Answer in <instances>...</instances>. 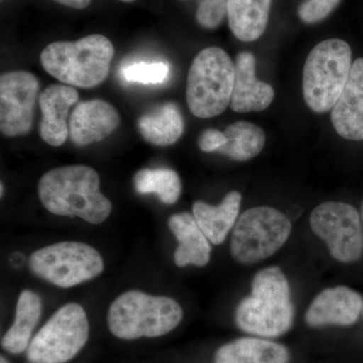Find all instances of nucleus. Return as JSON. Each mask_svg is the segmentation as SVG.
<instances>
[{
    "label": "nucleus",
    "mask_w": 363,
    "mask_h": 363,
    "mask_svg": "<svg viewBox=\"0 0 363 363\" xmlns=\"http://www.w3.org/2000/svg\"><path fill=\"white\" fill-rule=\"evenodd\" d=\"M100 179L90 167L52 169L40 178L38 192L48 211L59 216H78L90 224L104 223L111 202L100 192Z\"/></svg>",
    "instance_id": "nucleus-1"
},
{
    "label": "nucleus",
    "mask_w": 363,
    "mask_h": 363,
    "mask_svg": "<svg viewBox=\"0 0 363 363\" xmlns=\"http://www.w3.org/2000/svg\"><path fill=\"white\" fill-rule=\"evenodd\" d=\"M235 322L241 330L259 337H279L290 330L294 322L290 285L279 267H267L255 274L252 294L236 308Z\"/></svg>",
    "instance_id": "nucleus-2"
},
{
    "label": "nucleus",
    "mask_w": 363,
    "mask_h": 363,
    "mask_svg": "<svg viewBox=\"0 0 363 363\" xmlns=\"http://www.w3.org/2000/svg\"><path fill=\"white\" fill-rule=\"evenodd\" d=\"M114 47L108 38L91 35L76 42H55L43 50L40 62L52 77L79 88L104 82L111 70Z\"/></svg>",
    "instance_id": "nucleus-3"
},
{
    "label": "nucleus",
    "mask_w": 363,
    "mask_h": 363,
    "mask_svg": "<svg viewBox=\"0 0 363 363\" xmlns=\"http://www.w3.org/2000/svg\"><path fill=\"white\" fill-rule=\"evenodd\" d=\"M183 309L174 298L128 291L112 303L107 315L111 333L123 340L160 337L179 326Z\"/></svg>",
    "instance_id": "nucleus-4"
},
{
    "label": "nucleus",
    "mask_w": 363,
    "mask_h": 363,
    "mask_svg": "<svg viewBox=\"0 0 363 363\" xmlns=\"http://www.w3.org/2000/svg\"><path fill=\"white\" fill-rule=\"evenodd\" d=\"M351 68L352 52L345 40H325L315 45L303 69V94L308 106L318 113L333 108Z\"/></svg>",
    "instance_id": "nucleus-5"
},
{
    "label": "nucleus",
    "mask_w": 363,
    "mask_h": 363,
    "mask_svg": "<svg viewBox=\"0 0 363 363\" xmlns=\"http://www.w3.org/2000/svg\"><path fill=\"white\" fill-rule=\"evenodd\" d=\"M234 63L218 47L203 50L189 70L187 104L193 116L211 118L220 116L231 102Z\"/></svg>",
    "instance_id": "nucleus-6"
},
{
    "label": "nucleus",
    "mask_w": 363,
    "mask_h": 363,
    "mask_svg": "<svg viewBox=\"0 0 363 363\" xmlns=\"http://www.w3.org/2000/svg\"><path fill=\"white\" fill-rule=\"evenodd\" d=\"M291 231L290 219L279 210L267 206L250 208L240 215L234 226L231 255L240 264H255L281 250Z\"/></svg>",
    "instance_id": "nucleus-7"
},
{
    "label": "nucleus",
    "mask_w": 363,
    "mask_h": 363,
    "mask_svg": "<svg viewBox=\"0 0 363 363\" xmlns=\"http://www.w3.org/2000/svg\"><path fill=\"white\" fill-rule=\"evenodd\" d=\"M89 332L85 310L76 303H69L35 334L26 350V357L30 363L68 362L84 347Z\"/></svg>",
    "instance_id": "nucleus-8"
},
{
    "label": "nucleus",
    "mask_w": 363,
    "mask_h": 363,
    "mask_svg": "<svg viewBox=\"0 0 363 363\" xmlns=\"http://www.w3.org/2000/svg\"><path fill=\"white\" fill-rule=\"evenodd\" d=\"M30 271L60 288H72L96 278L104 269L95 248L83 242L64 241L40 248L28 259Z\"/></svg>",
    "instance_id": "nucleus-9"
},
{
    "label": "nucleus",
    "mask_w": 363,
    "mask_h": 363,
    "mask_svg": "<svg viewBox=\"0 0 363 363\" xmlns=\"http://www.w3.org/2000/svg\"><path fill=\"white\" fill-rule=\"evenodd\" d=\"M310 224L334 259L345 264L362 259L363 229L354 207L347 203L325 202L313 210Z\"/></svg>",
    "instance_id": "nucleus-10"
},
{
    "label": "nucleus",
    "mask_w": 363,
    "mask_h": 363,
    "mask_svg": "<svg viewBox=\"0 0 363 363\" xmlns=\"http://www.w3.org/2000/svg\"><path fill=\"white\" fill-rule=\"evenodd\" d=\"M39 80L26 71L7 72L0 77V130L13 138L32 130L39 98Z\"/></svg>",
    "instance_id": "nucleus-11"
},
{
    "label": "nucleus",
    "mask_w": 363,
    "mask_h": 363,
    "mask_svg": "<svg viewBox=\"0 0 363 363\" xmlns=\"http://www.w3.org/2000/svg\"><path fill=\"white\" fill-rule=\"evenodd\" d=\"M360 294L347 286H339L322 291L306 313V322L311 327L350 326L362 312Z\"/></svg>",
    "instance_id": "nucleus-12"
},
{
    "label": "nucleus",
    "mask_w": 363,
    "mask_h": 363,
    "mask_svg": "<svg viewBox=\"0 0 363 363\" xmlns=\"http://www.w3.org/2000/svg\"><path fill=\"white\" fill-rule=\"evenodd\" d=\"M121 117L116 109L101 99L81 102L69 123V135L74 145L86 147L101 142L118 128Z\"/></svg>",
    "instance_id": "nucleus-13"
},
{
    "label": "nucleus",
    "mask_w": 363,
    "mask_h": 363,
    "mask_svg": "<svg viewBox=\"0 0 363 363\" xmlns=\"http://www.w3.org/2000/svg\"><path fill=\"white\" fill-rule=\"evenodd\" d=\"M332 124L345 140H363V58L352 64L342 93L332 108Z\"/></svg>",
    "instance_id": "nucleus-14"
},
{
    "label": "nucleus",
    "mask_w": 363,
    "mask_h": 363,
    "mask_svg": "<svg viewBox=\"0 0 363 363\" xmlns=\"http://www.w3.org/2000/svg\"><path fill=\"white\" fill-rule=\"evenodd\" d=\"M271 85L255 76V58L250 52H241L234 62V84L230 106L238 113L267 109L274 100Z\"/></svg>",
    "instance_id": "nucleus-15"
},
{
    "label": "nucleus",
    "mask_w": 363,
    "mask_h": 363,
    "mask_svg": "<svg viewBox=\"0 0 363 363\" xmlns=\"http://www.w3.org/2000/svg\"><path fill=\"white\" fill-rule=\"evenodd\" d=\"M78 99L77 90L70 86L51 85L40 93L39 105L43 117L40 133L48 145L60 147L66 142L69 135V109Z\"/></svg>",
    "instance_id": "nucleus-16"
},
{
    "label": "nucleus",
    "mask_w": 363,
    "mask_h": 363,
    "mask_svg": "<svg viewBox=\"0 0 363 363\" xmlns=\"http://www.w3.org/2000/svg\"><path fill=\"white\" fill-rule=\"evenodd\" d=\"M168 225L179 241V247L174 253L177 266H206L211 257V242L198 226L194 216L188 212L172 215Z\"/></svg>",
    "instance_id": "nucleus-17"
},
{
    "label": "nucleus",
    "mask_w": 363,
    "mask_h": 363,
    "mask_svg": "<svg viewBox=\"0 0 363 363\" xmlns=\"http://www.w3.org/2000/svg\"><path fill=\"white\" fill-rule=\"evenodd\" d=\"M241 204V194L231 191L217 206L197 201L193 204V216L202 233L214 245H221L229 231L238 222Z\"/></svg>",
    "instance_id": "nucleus-18"
},
{
    "label": "nucleus",
    "mask_w": 363,
    "mask_h": 363,
    "mask_svg": "<svg viewBox=\"0 0 363 363\" xmlns=\"http://www.w3.org/2000/svg\"><path fill=\"white\" fill-rule=\"evenodd\" d=\"M289 359L285 346L255 337L236 339L215 354V363H288Z\"/></svg>",
    "instance_id": "nucleus-19"
},
{
    "label": "nucleus",
    "mask_w": 363,
    "mask_h": 363,
    "mask_svg": "<svg viewBox=\"0 0 363 363\" xmlns=\"http://www.w3.org/2000/svg\"><path fill=\"white\" fill-rule=\"evenodd\" d=\"M272 0H228L229 28L241 42L259 39L269 23Z\"/></svg>",
    "instance_id": "nucleus-20"
},
{
    "label": "nucleus",
    "mask_w": 363,
    "mask_h": 363,
    "mask_svg": "<svg viewBox=\"0 0 363 363\" xmlns=\"http://www.w3.org/2000/svg\"><path fill=\"white\" fill-rule=\"evenodd\" d=\"M40 315L42 301L39 296L30 290L23 291L18 297L13 324L2 338V348L13 354H18L28 350Z\"/></svg>",
    "instance_id": "nucleus-21"
},
{
    "label": "nucleus",
    "mask_w": 363,
    "mask_h": 363,
    "mask_svg": "<svg viewBox=\"0 0 363 363\" xmlns=\"http://www.w3.org/2000/svg\"><path fill=\"white\" fill-rule=\"evenodd\" d=\"M138 130L147 143L157 147H168L183 135V116L175 104L168 102L140 116Z\"/></svg>",
    "instance_id": "nucleus-22"
},
{
    "label": "nucleus",
    "mask_w": 363,
    "mask_h": 363,
    "mask_svg": "<svg viewBox=\"0 0 363 363\" xmlns=\"http://www.w3.org/2000/svg\"><path fill=\"white\" fill-rule=\"evenodd\" d=\"M227 143L217 152L234 160L248 161L259 156L266 143L264 131L252 123L238 121L224 131Z\"/></svg>",
    "instance_id": "nucleus-23"
},
{
    "label": "nucleus",
    "mask_w": 363,
    "mask_h": 363,
    "mask_svg": "<svg viewBox=\"0 0 363 363\" xmlns=\"http://www.w3.org/2000/svg\"><path fill=\"white\" fill-rule=\"evenodd\" d=\"M133 186L140 194H156L164 204H175L180 198V177L173 169H143L133 177Z\"/></svg>",
    "instance_id": "nucleus-24"
},
{
    "label": "nucleus",
    "mask_w": 363,
    "mask_h": 363,
    "mask_svg": "<svg viewBox=\"0 0 363 363\" xmlns=\"http://www.w3.org/2000/svg\"><path fill=\"white\" fill-rule=\"evenodd\" d=\"M121 73L128 82L161 84L168 79L169 68L168 64L162 62H135L124 66Z\"/></svg>",
    "instance_id": "nucleus-25"
},
{
    "label": "nucleus",
    "mask_w": 363,
    "mask_h": 363,
    "mask_svg": "<svg viewBox=\"0 0 363 363\" xmlns=\"http://www.w3.org/2000/svg\"><path fill=\"white\" fill-rule=\"evenodd\" d=\"M228 14V0H201L198 6V23L205 28L213 30L223 23Z\"/></svg>",
    "instance_id": "nucleus-26"
},
{
    "label": "nucleus",
    "mask_w": 363,
    "mask_h": 363,
    "mask_svg": "<svg viewBox=\"0 0 363 363\" xmlns=\"http://www.w3.org/2000/svg\"><path fill=\"white\" fill-rule=\"evenodd\" d=\"M341 0H306L298 9V16L306 23L323 21Z\"/></svg>",
    "instance_id": "nucleus-27"
},
{
    "label": "nucleus",
    "mask_w": 363,
    "mask_h": 363,
    "mask_svg": "<svg viewBox=\"0 0 363 363\" xmlns=\"http://www.w3.org/2000/svg\"><path fill=\"white\" fill-rule=\"evenodd\" d=\"M227 143L224 133L216 130H207L203 131L198 140L200 150L205 152H217Z\"/></svg>",
    "instance_id": "nucleus-28"
},
{
    "label": "nucleus",
    "mask_w": 363,
    "mask_h": 363,
    "mask_svg": "<svg viewBox=\"0 0 363 363\" xmlns=\"http://www.w3.org/2000/svg\"><path fill=\"white\" fill-rule=\"evenodd\" d=\"M54 1L76 9H84L91 4V0H54Z\"/></svg>",
    "instance_id": "nucleus-29"
},
{
    "label": "nucleus",
    "mask_w": 363,
    "mask_h": 363,
    "mask_svg": "<svg viewBox=\"0 0 363 363\" xmlns=\"http://www.w3.org/2000/svg\"><path fill=\"white\" fill-rule=\"evenodd\" d=\"M0 363H9V362H7L6 358L1 357V358H0Z\"/></svg>",
    "instance_id": "nucleus-30"
},
{
    "label": "nucleus",
    "mask_w": 363,
    "mask_h": 363,
    "mask_svg": "<svg viewBox=\"0 0 363 363\" xmlns=\"http://www.w3.org/2000/svg\"><path fill=\"white\" fill-rule=\"evenodd\" d=\"M121 1L128 2V4H130V2L135 1V0H121Z\"/></svg>",
    "instance_id": "nucleus-31"
},
{
    "label": "nucleus",
    "mask_w": 363,
    "mask_h": 363,
    "mask_svg": "<svg viewBox=\"0 0 363 363\" xmlns=\"http://www.w3.org/2000/svg\"><path fill=\"white\" fill-rule=\"evenodd\" d=\"M0 188H1V197L4 196V184L1 183V186H0Z\"/></svg>",
    "instance_id": "nucleus-32"
},
{
    "label": "nucleus",
    "mask_w": 363,
    "mask_h": 363,
    "mask_svg": "<svg viewBox=\"0 0 363 363\" xmlns=\"http://www.w3.org/2000/svg\"><path fill=\"white\" fill-rule=\"evenodd\" d=\"M362 217H363V204H362Z\"/></svg>",
    "instance_id": "nucleus-33"
},
{
    "label": "nucleus",
    "mask_w": 363,
    "mask_h": 363,
    "mask_svg": "<svg viewBox=\"0 0 363 363\" xmlns=\"http://www.w3.org/2000/svg\"><path fill=\"white\" fill-rule=\"evenodd\" d=\"M362 315H363V307H362Z\"/></svg>",
    "instance_id": "nucleus-34"
}]
</instances>
